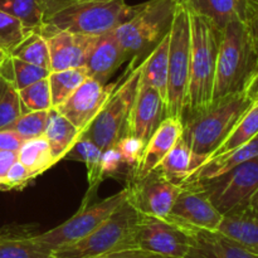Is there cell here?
Returning a JSON list of instances; mask_svg holds the SVG:
<instances>
[{
  "label": "cell",
  "mask_w": 258,
  "mask_h": 258,
  "mask_svg": "<svg viewBox=\"0 0 258 258\" xmlns=\"http://www.w3.org/2000/svg\"><path fill=\"white\" fill-rule=\"evenodd\" d=\"M44 23L39 30L44 38L58 32L97 37L116 29L139 8L125 0H44Z\"/></svg>",
  "instance_id": "cell-1"
},
{
  "label": "cell",
  "mask_w": 258,
  "mask_h": 258,
  "mask_svg": "<svg viewBox=\"0 0 258 258\" xmlns=\"http://www.w3.org/2000/svg\"><path fill=\"white\" fill-rule=\"evenodd\" d=\"M188 12L191 30L190 75L183 121L202 115L212 107L217 58L223 33L208 18Z\"/></svg>",
  "instance_id": "cell-2"
},
{
  "label": "cell",
  "mask_w": 258,
  "mask_h": 258,
  "mask_svg": "<svg viewBox=\"0 0 258 258\" xmlns=\"http://www.w3.org/2000/svg\"><path fill=\"white\" fill-rule=\"evenodd\" d=\"M257 70L258 52L248 24L231 22L222 33L212 107L231 96L244 92Z\"/></svg>",
  "instance_id": "cell-3"
},
{
  "label": "cell",
  "mask_w": 258,
  "mask_h": 258,
  "mask_svg": "<svg viewBox=\"0 0 258 258\" xmlns=\"http://www.w3.org/2000/svg\"><path fill=\"white\" fill-rule=\"evenodd\" d=\"M175 0H149L135 14L113 29L131 66H139L170 32Z\"/></svg>",
  "instance_id": "cell-4"
},
{
  "label": "cell",
  "mask_w": 258,
  "mask_h": 258,
  "mask_svg": "<svg viewBox=\"0 0 258 258\" xmlns=\"http://www.w3.org/2000/svg\"><path fill=\"white\" fill-rule=\"evenodd\" d=\"M140 213L128 203L122 204L92 233L70 246L52 252L53 258H97L103 254L138 248L135 241L136 226Z\"/></svg>",
  "instance_id": "cell-5"
},
{
  "label": "cell",
  "mask_w": 258,
  "mask_h": 258,
  "mask_svg": "<svg viewBox=\"0 0 258 258\" xmlns=\"http://www.w3.org/2000/svg\"><path fill=\"white\" fill-rule=\"evenodd\" d=\"M252 102L244 92L231 96L202 115L183 121L181 136L194 154L208 160Z\"/></svg>",
  "instance_id": "cell-6"
},
{
  "label": "cell",
  "mask_w": 258,
  "mask_h": 258,
  "mask_svg": "<svg viewBox=\"0 0 258 258\" xmlns=\"http://www.w3.org/2000/svg\"><path fill=\"white\" fill-rule=\"evenodd\" d=\"M190 17L188 9L176 3L170 28L166 117H175L181 121L184 118L190 75Z\"/></svg>",
  "instance_id": "cell-7"
},
{
  "label": "cell",
  "mask_w": 258,
  "mask_h": 258,
  "mask_svg": "<svg viewBox=\"0 0 258 258\" xmlns=\"http://www.w3.org/2000/svg\"><path fill=\"white\" fill-rule=\"evenodd\" d=\"M141 67L128 66L123 80L116 83L110 98L82 135L90 138L102 150L112 148L126 135L128 115L135 100Z\"/></svg>",
  "instance_id": "cell-8"
},
{
  "label": "cell",
  "mask_w": 258,
  "mask_h": 258,
  "mask_svg": "<svg viewBox=\"0 0 258 258\" xmlns=\"http://www.w3.org/2000/svg\"><path fill=\"white\" fill-rule=\"evenodd\" d=\"M188 183H194L203 189L223 216L247 208L249 199L258 189V156L218 176Z\"/></svg>",
  "instance_id": "cell-9"
},
{
  "label": "cell",
  "mask_w": 258,
  "mask_h": 258,
  "mask_svg": "<svg viewBox=\"0 0 258 258\" xmlns=\"http://www.w3.org/2000/svg\"><path fill=\"white\" fill-rule=\"evenodd\" d=\"M126 199V189L107 197L95 204L83 202L75 216L55 228L34 236L35 241L44 248L53 252L60 247L70 246L92 233L100 227Z\"/></svg>",
  "instance_id": "cell-10"
},
{
  "label": "cell",
  "mask_w": 258,
  "mask_h": 258,
  "mask_svg": "<svg viewBox=\"0 0 258 258\" xmlns=\"http://www.w3.org/2000/svg\"><path fill=\"white\" fill-rule=\"evenodd\" d=\"M126 201L141 216L166 218L181 190L170 183L156 168L140 179H130L126 186Z\"/></svg>",
  "instance_id": "cell-11"
},
{
  "label": "cell",
  "mask_w": 258,
  "mask_h": 258,
  "mask_svg": "<svg viewBox=\"0 0 258 258\" xmlns=\"http://www.w3.org/2000/svg\"><path fill=\"white\" fill-rule=\"evenodd\" d=\"M136 247L171 258H183L191 243L190 232L165 218L141 216L135 233Z\"/></svg>",
  "instance_id": "cell-12"
},
{
  "label": "cell",
  "mask_w": 258,
  "mask_h": 258,
  "mask_svg": "<svg viewBox=\"0 0 258 258\" xmlns=\"http://www.w3.org/2000/svg\"><path fill=\"white\" fill-rule=\"evenodd\" d=\"M165 219L186 231H217L223 214L213 206L203 189L194 183H185Z\"/></svg>",
  "instance_id": "cell-13"
},
{
  "label": "cell",
  "mask_w": 258,
  "mask_h": 258,
  "mask_svg": "<svg viewBox=\"0 0 258 258\" xmlns=\"http://www.w3.org/2000/svg\"><path fill=\"white\" fill-rule=\"evenodd\" d=\"M116 83H103L88 77L62 105L57 108L68 121L85 133L110 98Z\"/></svg>",
  "instance_id": "cell-14"
},
{
  "label": "cell",
  "mask_w": 258,
  "mask_h": 258,
  "mask_svg": "<svg viewBox=\"0 0 258 258\" xmlns=\"http://www.w3.org/2000/svg\"><path fill=\"white\" fill-rule=\"evenodd\" d=\"M165 117V100L155 88L139 80L135 100L128 115L126 135L139 139L146 145Z\"/></svg>",
  "instance_id": "cell-15"
},
{
  "label": "cell",
  "mask_w": 258,
  "mask_h": 258,
  "mask_svg": "<svg viewBox=\"0 0 258 258\" xmlns=\"http://www.w3.org/2000/svg\"><path fill=\"white\" fill-rule=\"evenodd\" d=\"M97 37L70 32H58L48 37L50 72L85 67Z\"/></svg>",
  "instance_id": "cell-16"
},
{
  "label": "cell",
  "mask_w": 258,
  "mask_h": 258,
  "mask_svg": "<svg viewBox=\"0 0 258 258\" xmlns=\"http://www.w3.org/2000/svg\"><path fill=\"white\" fill-rule=\"evenodd\" d=\"M183 121L175 117H165L155 133L146 143L140 160L131 173V179H140L155 170L168 155L176 141L183 135Z\"/></svg>",
  "instance_id": "cell-17"
},
{
  "label": "cell",
  "mask_w": 258,
  "mask_h": 258,
  "mask_svg": "<svg viewBox=\"0 0 258 258\" xmlns=\"http://www.w3.org/2000/svg\"><path fill=\"white\" fill-rule=\"evenodd\" d=\"M188 10L208 18L221 30L231 22L248 24L258 12V0H175Z\"/></svg>",
  "instance_id": "cell-18"
},
{
  "label": "cell",
  "mask_w": 258,
  "mask_h": 258,
  "mask_svg": "<svg viewBox=\"0 0 258 258\" xmlns=\"http://www.w3.org/2000/svg\"><path fill=\"white\" fill-rule=\"evenodd\" d=\"M191 243L183 258H258L238 242L219 231H189Z\"/></svg>",
  "instance_id": "cell-19"
},
{
  "label": "cell",
  "mask_w": 258,
  "mask_h": 258,
  "mask_svg": "<svg viewBox=\"0 0 258 258\" xmlns=\"http://www.w3.org/2000/svg\"><path fill=\"white\" fill-rule=\"evenodd\" d=\"M126 60L127 58L125 52L116 39L113 30H111L98 35L85 68L88 77L106 85L108 83V78L112 77L113 73Z\"/></svg>",
  "instance_id": "cell-20"
},
{
  "label": "cell",
  "mask_w": 258,
  "mask_h": 258,
  "mask_svg": "<svg viewBox=\"0 0 258 258\" xmlns=\"http://www.w3.org/2000/svg\"><path fill=\"white\" fill-rule=\"evenodd\" d=\"M30 226L10 224L0 229V258H53L35 241Z\"/></svg>",
  "instance_id": "cell-21"
},
{
  "label": "cell",
  "mask_w": 258,
  "mask_h": 258,
  "mask_svg": "<svg viewBox=\"0 0 258 258\" xmlns=\"http://www.w3.org/2000/svg\"><path fill=\"white\" fill-rule=\"evenodd\" d=\"M206 161L207 158L194 154L181 136L158 168L170 183L181 186Z\"/></svg>",
  "instance_id": "cell-22"
},
{
  "label": "cell",
  "mask_w": 258,
  "mask_h": 258,
  "mask_svg": "<svg viewBox=\"0 0 258 258\" xmlns=\"http://www.w3.org/2000/svg\"><path fill=\"white\" fill-rule=\"evenodd\" d=\"M217 231L258 256V217L247 208L224 214Z\"/></svg>",
  "instance_id": "cell-23"
},
{
  "label": "cell",
  "mask_w": 258,
  "mask_h": 258,
  "mask_svg": "<svg viewBox=\"0 0 258 258\" xmlns=\"http://www.w3.org/2000/svg\"><path fill=\"white\" fill-rule=\"evenodd\" d=\"M81 135L82 134L78 131V128H76V126L68 121L57 108L52 107L48 111L47 125L43 136L49 144L55 163H59L64 159Z\"/></svg>",
  "instance_id": "cell-24"
},
{
  "label": "cell",
  "mask_w": 258,
  "mask_h": 258,
  "mask_svg": "<svg viewBox=\"0 0 258 258\" xmlns=\"http://www.w3.org/2000/svg\"><path fill=\"white\" fill-rule=\"evenodd\" d=\"M256 156H258V136L229 153L208 159L203 165L199 166L198 170L186 180V183L206 180V179L218 176L221 174L227 173L239 164L256 158Z\"/></svg>",
  "instance_id": "cell-25"
},
{
  "label": "cell",
  "mask_w": 258,
  "mask_h": 258,
  "mask_svg": "<svg viewBox=\"0 0 258 258\" xmlns=\"http://www.w3.org/2000/svg\"><path fill=\"white\" fill-rule=\"evenodd\" d=\"M169 48H170V32L140 63V81L155 88L165 101L166 88H168Z\"/></svg>",
  "instance_id": "cell-26"
},
{
  "label": "cell",
  "mask_w": 258,
  "mask_h": 258,
  "mask_svg": "<svg viewBox=\"0 0 258 258\" xmlns=\"http://www.w3.org/2000/svg\"><path fill=\"white\" fill-rule=\"evenodd\" d=\"M102 153L103 150L98 145H96L90 138L85 135H81L75 143V145L71 148L64 159L67 160L81 161L86 165L87 169V183L88 191L86 199L90 198L96 191V188L103 180L102 174Z\"/></svg>",
  "instance_id": "cell-27"
},
{
  "label": "cell",
  "mask_w": 258,
  "mask_h": 258,
  "mask_svg": "<svg viewBox=\"0 0 258 258\" xmlns=\"http://www.w3.org/2000/svg\"><path fill=\"white\" fill-rule=\"evenodd\" d=\"M18 160L28 169L34 179L57 164L44 136L24 140L18 151Z\"/></svg>",
  "instance_id": "cell-28"
},
{
  "label": "cell",
  "mask_w": 258,
  "mask_h": 258,
  "mask_svg": "<svg viewBox=\"0 0 258 258\" xmlns=\"http://www.w3.org/2000/svg\"><path fill=\"white\" fill-rule=\"evenodd\" d=\"M256 136H258V100L252 102L246 112L237 121L226 140L208 159L229 153V151L247 144Z\"/></svg>",
  "instance_id": "cell-29"
},
{
  "label": "cell",
  "mask_w": 258,
  "mask_h": 258,
  "mask_svg": "<svg viewBox=\"0 0 258 258\" xmlns=\"http://www.w3.org/2000/svg\"><path fill=\"white\" fill-rule=\"evenodd\" d=\"M0 10L17 18L28 33H39L44 23V0H0Z\"/></svg>",
  "instance_id": "cell-30"
},
{
  "label": "cell",
  "mask_w": 258,
  "mask_h": 258,
  "mask_svg": "<svg viewBox=\"0 0 258 258\" xmlns=\"http://www.w3.org/2000/svg\"><path fill=\"white\" fill-rule=\"evenodd\" d=\"M50 71L28 63L13 55H8L0 64V75L9 81L18 91L33 85L42 78H47Z\"/></svg>",
  "instance_id": "cell-31"
},
{
  "label": "cell",
  "mask_w": 258,
  "mask_h": 258,
  "mask_svg": "<svg viewBox=\"0 0 258 258\" xmlns=\"http://www.w3.org/2000/svg\"><path fill=\"white\" fill-rule=\"evenodd\" d=\"M87 78L88 73L85 67L50 72L48 81H49L53 107L62 105Z\"/></svg>",
  "instance_id": "cell-32"
},
{
  "label": "cell",
  "mask_w": 258,
  "mask_h": 258,
  "mask_svg": "<svg viewBox=\"0 0 258 258\" xmlns=\"http://www.w3.org/2000/svg\"><path fill=\"white\" fill-rule=\"evenodd\" d=\"M10 55L50 71V55L47 38L38 32L29 33L10 53Z\"/></svg>",
  "instance_id": "cell-33"
},
{
  "label": "cell",
  "mask_w": 258,
  "mask_h": 258,
  "mask_svg": "<svg viewBox=\"0 0 258 258\" xmlns=\"http://www.w3.org/2000/svg\"><path fill=\"white\" fill-rule=\"evenodd\" d=\"M24 112L19 91L0 75V130L9 127Z\"/></svg>",
  "instance_id": "cell-34"
},
{
  "label": "cell",
  "mask_w": 258,
  "mask_h": 258,
  "mask_svg": "<svg viewBox=\"0 0 258 258\" xmlns=\"http://www.w3.org/2000/svg\"><path fill=\"white\" fill-rule=\"evenodd\" d=\"M19 96L25 111H48L53 107L48 77L20 90Z\"/></svg>",
  "instance_id": "cell-35"
},
{
  "label": "cell",
  "mask_w": 258,
  "mask_h": 258,
  "mask_svg": "<svg viewBox=\"0 0 258 258\" xmlns=\"http://www.w3.org/2000/svg\"><path fill=\"white\" fill-rule=\"evenodd\" d=\"M48 111H27L22 113L8 128L19 134L24 140L43 136L47 125Z\"/></svg>",
  "instance_id": "cell-36"
},
{
  "label": "cell",
  "mask_w": 258,
  "mask_h": 258,
  "mask_svg": "<svg viewBox=\"0 0 258 258\" xmlns=\"http://www.w3.org/2000/svg\"><path fill=\"white\" fill-rule=\"evenodd\" d=\"M29 33L17 18L0 10V47L10 54Z\"/></svg>",
  "instance_id": "cell-37"
},
{
  "label": "cell",
  "mask_w": 258,
  "mask_h": 258,
  "mask_svg": "<svg viewBox=\"0 0 258 258\" xmlns=\"http://www.w3.org/2000/svg\"><path fill=\"white\" fill-rule=\"evenodd\" d=\"M115 146L120 151L125 165L131 169L135 168L138 161L140 160L141 155H143L144 149H145V144L143 141L128 135L121 138Z\"/></svg>",
  "instance_id": "cell-38"
},
{
  "label": "cell",
  "mask_w": 258,
  "mask_h": 258,
  "mask_svg": "<svg viewBox=\"0 0 258 258\" xmlns=\"http://www.w3.org/2000/svg\"><path fill=\"white\" fill-rule=\"evenodd\" d=\"M32 180H34L32 174L19 160H17L0 184V190H22Z\"/></svg>",
  "instance_id": "cell-39"
},
{
  "label": "cell",
  "mask_w": 258,
  "mask_h": 258,
  "mask_svg": "<svg viewBox=\"0 0 258 258\" xmlns=\"http://www.w3.org/2000/svg\"><path fill=\"white\" fill-rule=\"evenodd\" d=\"M102 174L105 176H117L122 171L125 163L121 158L120 151L116 146L103 150L102 153Z\"/></svg>",
  "instance_id": "cell-40"
},
{
  "label": "cell",
  "mask_w": 258,
  "mask_h": 258,
  "mask_svg": "<svg viewBox=\"0 0 258 258\" xmlns=\"http://www.w3.org/2000/svg\"><path fill=\"white\" fill-rule=\"evenodd\" d=\"M24 139L15 131L5 128L0 130V151H15L18 153Z\"/></svg>",
  "instance_id": "cell-41"
},
{
  "label": "cell",
  "mask_w": 258,
  "mask_h": 258,
  "mask_svg": "<svg viewBox=\"0 0 258 258\" xmlns=\"http://www.w3.org/2000/svg\"><path fill=\"white\" fill-rule=\"evenodd\" d=\"M97 258H171L163 256V254L153 253V252L144 251L140 248H131V249H123V251L113 252V253L103 254Z\"/></svg>",
  "instance_id": "cell-42"
},
{
  "label": "cell",
  "mask_w": 258,
  "mask_h": 258,
  "mask_svg": "<svg viewBox=\"0 0 258 258\" xmlns=\"http://www.w3.org/2000/svg\"><path fill=\"white\" fill-rule=\"evenodd\" d=\"M18 160V153L15 151H0V184L7 176L13 164Z\"/></svg>",
  "instance_id": "cell-43"
},
{
  "label": "cell",
  "mask_w": 258,
  "mask_h": 258,
  "mask_svg": "<svg viewBox=\"0 0 258 258\" xmlns=\"http://www.w3.org/2000/svg\"><path fill=\"white\" fill-rule=\"evenodd\" d=\"M247 97L252 101L258 100V70L254 72V75L252 76L251 81L247 85L246 90H244Z\"/></svg>",
  "instance_id": "cell-44"
},
{
  "label": "cell",
  "mask_w": 258,
  "mask_h": 258,
  "mask_svg": "<svg viewBox=\"0 0 258 258\" xmlns=\"http://www.w3.org/2000/svg\"><path fill=\"white\" fill-rule=\"evenodd\" d=\"M248 28H249V32H251L252 39H253V43L254 45H256V49L258 52V12L253 15V18L249 20Z\"/></svg>",
  "instance_id": "cell-45"
},
{
  "label": "cell",
  "mask_w": 258,
  "mask_h": 258,
  "mask_svg": "<svg viewBox=\"0 0 258 258\" xmlns=\"http://www.w3.org/2000/svg\"><path fill=\"white\" fill-rule=\"evenodd\" d=\"M247 209L251 213H253L254 216L258 217V189L256 190V193L251 197V199H249L248 204H247Z\"/></svg>",
  "instance_id": "cell-46"
},
{
  "label": "cell",
  "mask_w": 258,
  "mask_h": 258,
  "mask_svg": "<svg viewBox=\"0 0 258 258\" xmlns=\"http://www.w3.org/2000/svg\"><path fill=\"white\" fill-rule=\"evenodd\" d=\"M8 55H9V54H8V53L5 52V50L3 49L2 47H0V64H2V63L4 62V59L8 57Z\"/></svg>",
  "instance_id": "cell-47"
}]
</instances>
